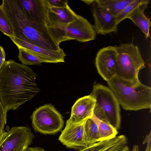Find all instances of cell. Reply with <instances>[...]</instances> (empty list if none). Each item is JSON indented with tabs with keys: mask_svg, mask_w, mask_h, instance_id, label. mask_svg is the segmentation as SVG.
Instances as JSON below:
<instances>
[{
	"mask_svg": "<svg viewBox=\"0 0 151 151\" xmlns=\"http://www.w3.org/2000/svg\"><path fill=\"white\" fill-rule=\"evenodd\" d=\"M37 76L29 67L5 61L0 70V100L7 112L17 109L40 91Z\"/></svg>",
	"mask_w": 151,
	"mask_h": 151,
	"instance_id": "6da1fadb",
	"label": "cell"
},
{
	"mask_svg": "<svg viewBox=\"0 0 151 151\" xmlns=\"http://www.w3.org/2000/svg\"><path fill=\"white\" fill-rule=\"evenodd\" d=\"M1 5L12 24L15 37L47 51L63 50L46 26L35 22L28 17L18 0H3Z\"/></svg>",
	"mask_w": 151,
	"mask_h": 151,
	"instance_id": "7a4b0ae2",
	"label": "cell"
},
{
	"mask_svg": "<svg viewBox=\"0 0 151 151\" xmlns=\"http://www.w3.org/2000/svg\"><path fill=\"white\" fill-rule=\"evenodd\" d=\"M107 82L119 105L124 110L150 109L151 88L139 80L131 81L115 76Z\"/></svg>",
	"mask_w": 151,
	"mask_h": 151,
	"instance_id": "3957f363",
	"label": "cell"
},
{
	"mask_svg": "<svg viewBox=\"0 0 151 151\" xmlns=\"http://www.w3.org/2000/svg\"><path fill=\"white\" fill-rule=\"evenodd\" d=\"M90 95L95 101L93 116L119 129L121 122L119 104L110 88L96 84Z\"/></svg>",
	"mask_w": 151,
	"mask_h": 151,
	"instance_id": "277c9868",
	"label": "cell"
},
{
	"mask_svg": "<svg viewBox=\"0 0 151 151\" xmlns=\"http://www.w3.org/2000/svg\"><path fill=\"white\" fill-rule=\"evenodd\" d=\"M117 54L116 76L131 81L139 80L138 73L145 67L139 49L132 43L116 46Z\"/></svg>",
	"mask_w": 151,
	"mask_h": 151,
	"instance_id": "5b68a950",
	"label": "cell"
},
{
	"mask_svg": "<svg viewBox=\"0 0 151 151\" xmlns=\"http://www.w3.org/2000/svg\"><path fill=\"white\" fill-rule=\"evenodd\" d=\"M47 3V26L50 35L59 45L61 42L67 41L66 35L67 26L76 18L78 14L68 4L63 7H57L51 6Z\"/></svg>",
	"mask_w": 151,
	"mask_h": 151,
	"instance_id": "8992f818",
	"label": "cell"
},
{
	"mask_svg": "<svg viewBox=\"0 0 151 151\" xmlns=\"http://www.w3.org/2000/svg\"><path fill=\"white\" fill-rule=\"evenodd\" d=\"M33 127L36 131L44 134H54L61 130L64 122L61 114L50 104L37 109L31 117Z\"/></svg>",
	"mask_w": 151,
	"mask_h": 151,
	"instance_id": "52a82bcc",
	"label": "cell"
},
{
	"mask_svg": "<svg viewBox=\"0 0 151 151\" xmlns=\"http://www.w3.org/2000/svg\"><path fill=\"white\" fill-rule=\"evenodd\" d=\"M34 137L28 127H13L3 135L0 141V151H25Z\"/></svg>",
	"mask_w": 151,
	"mask_h": 151,
	"instance_id": "ba28073f",
	"label": "cell"
},
{
	"mask_svg": "<svg viewBox=\"0 0 151 151\" xmlns=\"http://www.w3.org/2000/svg\"><path fill=\"white\" fill-rule=\"evenodd\" d=\"M117 54L116 46L104 47L97 52L95 64L103 79L108 81L116 75Z\"/></svg>",
	"mask_w": 151,
	"mask_h": 151,
	"instance_id": "9c48e42d",
	"label": "cell"
},
{
	"mask_svg": "<svg viewBox=\"0 0 151 151\" xmlns=\"http://www.w3.org/2000/svg\"><path fill=\"white\" fill-rule=\"evenodd\" d=\"M83 122L76 123L68 119L59 140L69 148L79 150L87 147L84 140Z\"/></svg>",
	"mask_w": 151,
	"mask_h": 151,
	"instance_id": "30bf717a",
	"label": "cell"
},
{
	"mask_svg": "<svg viewBox=\"0 0 151 151\" xmlns=\"http://www.w3.org/2000/svg\"><path fill=\"white\" fill-rule=\"evenodd\" d=\"M96 33L93 25L86 19L78 15L76 18L70 23L66 29L67 41L75 40L85 42L95 39Z\"/></svg>",
	"mask_w": 151,
	"mask_h": 151,
	"instance_id": "8fae6325",
	"label": "cell"
},
{
	"mask_svg": "<svg viewBox=\"0 0 151 151\" xmlns=\"http://www.w3.org/2000/svg\"><path fill=\"white\" fill-rule=\"evenodd\" d=\"M91 5L94 22L93 27L96 34L105 35L117 32L118 25L115 17L99 6L95 0Z\"/></svg>",
	"mask_w": 151,
	"mask_h": 151,
	"instance_id": "7c38bea8",
	"label": "cell"
},
{
	"mask_svg": "<svg viewBox=\"0 0 151 151\" xmlns=\"http://www.w3.org/2000/svg\"><path fill=\"white\" fill-rule=\"evenodd\" d=\"M9 38L18 48H20L37 57L44 63L65 62L64 58L66 55L63 50L58 51H49L16 37Z\"/></svg>",
	"mask_w": 151,
	"mask_h": 151,
	"instance_id": "4fadbf2b",
	"label": "cell"
},
{
	"mask_svg": "<svg viewBox=\"0 0 151 151\" xmlns=\"http://www.w3.org/2000/svg\"><path fill=\"white\" fill-rule=\"evenodd\" d=\"M18 1L22 9L30 20L47 27V5L46 0Z\"/></svg>",
	"mask_w": 151,
	"mask_h": 151,
	"instance_id": "5bb4252c",
	"label": "cell"
},
{
	"mask_svg": "<svg viewBox=\"0 0 151 151\" xmlns=\"http://www.w3.org/2000/svg\"><path fill=\"white\" fill-rule=\"evenodd\" d=\"M95 101L90 95L77 100L71 109L69 119L76 123H81L93 116Z\"/></svg>",
	"mask_w": 151,
	"mask_h": 151,
	"instance_id": "9a60e30c",
	"label": "cell"
},
{
	"mask_svg": "<svg viewBox=\"0 0 151 151\" xmlns=\"http://www.w3.org/2000/svg\"><path fill=\"white\" fill-rule=\"evenodd\" d=\"M149 3V0H143L127 18L131 19L140 29L146 39L150 37V30L151 22L150 19L145 15L144 11Z\"/></svg>",
	"mask_w": 151,
	"mask_h": 151,
	"instance_id": "2e32d148",
	"label": "cell"
},
{
	"mask_svg": "<svg viewBox=\"0 0 151 151\" xmlns=\"http://www.w3.org/2000/svg\"><path fill=\"white\" fill-rule=\"evenodd\" d=\"M84 140L86 145L89 146L98 142V129L96 119L92 116L83 122Z\"/></svg>",
	"mask_w": 151,
	"mask_h": 151,
	"instance_id": "e0dca14e",
	"label": "cell"
},
{
	"mask_svg": "<svg viewBox=\"0 0 151 151\" xmlns=\"http://www.w3.org/2000/svg\"><path fill=\"white\" fill-rule=\"evenodd\" d=\"M134 0H95L100 6L111 13L114 17Z\"/></svg>",
	"mask_w": 151,
	"mask_h": 151,
	"instance_id": "ac0fdd59",
	"label": "cell"
},
{
	"mask_svg": "<svg viewBox=\"0 0 151 151\" xmlns=\"http://www.w3.org/2000/svg\"><path fill=\"white\" fill-rule=\"evenodd\" d=\"M96 118L98 125V142L112 139L117 136V130L110 124Z\"/></svg>",
	"mask_w": 151,
	"mask_h": 151,
	"instance_id": "d6986e66",
	"label": "cell"
},
{
	"mask_svg": "<svg viewBox=\"0 0 151 151\" xmlns=\"http://www.w3.org/2000/svg\"><path fill=\"white\" fill-rule=\"evenodd\" d=\"M121 137L120 135L112 139L97 142L79 151H106L116 144Z\"/></svg>",
	"mask_w": 151,
	"mask_h": 151,
	"instance_id": "ffe728a7",
	"label": "cell"
},
{
	"mask_svg": "<svg viewBox=\"0 0 151 151\" xmlns=\"http://www.w3.org/2000/svg\"><path fill=\"white\" fill-rule=\"evenodd\" d=\"M0 30L9 37H14L12 24L1 4L0 5Z\"/></svg>",
	"mask_w": 151,
	"mask_h": 151,
	"instance_id": "44dd1931",
	"label": "cell"
},
{
	"mask_svg": "<svg viewBox=\"0 0 151 151\" xmlns=\"http://www.w3.org/2000/svg\"><path fill=\"white\" fill-rule=\"evenodd\" d=\"M18 48L19 50L18 57L22 64L26 65H40L44 63L42 60L24 50L19 47Z\"/></svg>",
	"mask_w": 151,
	"mask_h": 151,
	"instance_id": "7402d4cb",
	"label": "cell"
},
{
	"mask_svg": "<svg viewBox=\"0 0 151 151\" xmlns=\"http://www.w3.org/2000/svg\"><path fill=\"white\" fill-rule=\"evenodd\" d=\"M139 147L137 145L133 146L130 151H139ZM106 151H129L126 137L122 134L118 142L112 147Z\"/></svg>",
	"mask_w": 151,
	"mask_h": 151,
	"instance_id": "603a6c76",
	"label": "cell"
},
{
	"mask_svg": "<svg viewBox=\"0 0 151 151\" xmlns=\"http://www.w3.org/2000/svg\"><path fill=\"white\" fill-rule=\"evenodd\" d=\"M143 0H134L127 5L115 17L117 24H119L127 17L131 12L135 9Z\"/></svg>",
	"mask_w": 151,
	"mask_h": 151,
	"instance_id": "cb8c5ba5",
	"label": "cell"
},
{
	"mask_svg": "<svg viewBox=\"0 0 151 151\" xmlns=\"http://www.w3.org/2000/svg\"><path fill=\"white\" fill-rule=\"evenodd\" d=\"M7 112L4 108L0 100V129L3 132L6 122Z\"/></svg>",
	"mask_w": 151,
	"mask_h": 151,
	"instance_id": "d4e9b609",
	"label": "cell"
},
{
	"mask_svg": "<svg viewBox=\"0 0 151 151\" xmlns=\"http://www.w3.org/2000/svg\"><path fill=\"white\" fill-rule=\"evenodd\" d=\"M50 6L57 7H63L68 4L67 0H46Z\"/></svg>",
	"mask_w": 151,
	"mask_h": 151,
	"instance_id": "484cf974",
	"label": "cell"
},
{
	"mask_svg": "<svg viewBox=\"0 0 151 151\" xmlns=\"http://www.w3.org/2000/svg\"><path fill=\"white\" fill-rule=\"evenodd\" d=\"M151 132L150 131L149 133L146 135L143 142V144L146 143L147 146L145 150L148 151H151Z\"/></svg>",
	"mask_w": 151,
	"mask_h": 151,
	"instance_id": "4316f807",
	"label": "cell"
},
{
	"mask_svg": "<svg viewBox=\"0 0 151 151\" xmlns=\"http://www.w3.org/2000/svg\"><path fill=\"white\" fill-rule=\"evenodd\" d=\"M6 53L3 48L0 45V70L5 61Z\"/></svg>",
	"mask_w": 151,
	"mask_h": 151,
	"instance_id": "83f0119b",
	"label": "cell"
},
{
	"mask_svg": "<svg viewBox=\"0 0 151 151\" xmlns=\"http://www.w3.org/2000/svg\"><path fill=\"white\" fill-rule=\"evenodd\" d=\"M25 151H45L40 147H28Z\"/></svg>",
	"mask_w": 151,
	"mask_h": 151,
	"instance_id": "f1b7e54d",
	"label": "cell"
},
{
	"mask_svg": "<svg viewBox=\"0 0 151 151\" xmlns=\"http://www.w3.org/2000/svg\"><path fill=\"white\" fill-rule=\"evenodd\" d=\"M81 1H83L87 5H91L95 1V0H81Z\"/></svg>",
	"mask_w": 151,
	"mask_h": 151,
	"instance_id": "f546056e",
	"label": "cell"
},
{
	"mask_svg": "<svg viewBox=\"0 0 151 151\" xmlns=\"http://www.w3.org/2000/svg\"><path fill=\"white\" fill-rule=\"evenodd\" d=\"M5 132H3L0 129V141L1 140L3 136V135L4 134V133Z\"/></svg>",
	"mask_w": 151,
	"mask_h": 151,
	"instance_id": "4dcf8cb0",
	"label": "cell"
},
{
	"mask_svg": "<svg viewBox=\"0 0 151 151\" xmlns=\"http://www.w3.org/2000/svg\"><path fill=\"white\" fill-rule=\"evenodd\" d=\"M139 151H140V150H139Z\"/></svg>",
	"mask_w": 151,
	"mask_h": 151,
	"instance_id": "1f68e13d",
	"label": "cell"
}]
</instances>
